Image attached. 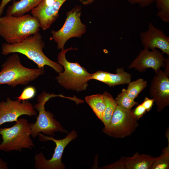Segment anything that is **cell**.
I'll return each mask as SVG.
<instances>
[{
  "mask_svg": "<svg viewBox=\"0 0 169 169\" xmlns=\"http://www.w3.org/2000/svg\"><path fill=\"white\" fill-rule=\"evenodd\" d=\"M3 12V11H1V10H0V16L1 15Z\"/></svg>",
  "mask_w": 169,
  "mask_h": 169,
  "instance_id": "cell-33",
  "label": "cell"
},
{
  "mask_svg": "<svg viewBox=\"0 0 169 169\" xmlns=\"http://www.w3.org/2000/svg\"><path fill=\"white\" fill-rule=\"evenodd\" d=\"M43 0H20L14 1L6 11V15L23 16L38 5Z\"/></svg>",
  "mask_w": 169,
  "mask_h": 169,
  "instance_id": "cell-17",
  "label": "cell"
},
{
  "mask_svg": "<svg viewBox=\"0 0 169 169\" xmlns=\"http://www.w3.org/2000/svg\"><path fill=\"white\" fill-rule=\"evenodd\" d=\"M139 125L132 110H127L117 105L109 125L104 127L102 132L116 139L123 138L131 136Z\"/></svg>",
  "mask_w": 169,
  "mask_h": 169,
  "instance_id": "cell-8",
  "label": "cell"
},
{
  "mask_svg": "<svg viewBox=\"0 0 169 169\" xmlns=\"http://www.w3.org/2000/svg\"><path fill=\"white\" fill-rule=\"evenodd\" d=\"M133 113L137 120H138L147 112L144 106L141 104L138 105L134 110H132Z\"/></svg>",
  "mask_w": 169,
  "mask_h": 169,
  "instance_id": "cell-26",
  "label": "cell"
},
{
  "mask_svg": "<svg viewBox=\"0 0 169 169\" xmlns=\"http://www.w3.org/2000/svg\"><path fill=\"white\" fill-rule=\"evenodd\" d=\"M56 97L66 98L74 100V97H66L62 95L50 94L43 91L37 97L38 103L33 106L36 110L38 112L34 123H31V136L33 138L38 136L39 133L43 132L44 134L50 136H55L54 133H68V131L61 125L60 122L54 118L53 114L45 109L46 103L50 99Z\"/></svg>",
  "mask_w": 169,
  "mask_h": 169,
  "instance_id": "cell-4",
  "label": "cell"
},
{
  "mask_svg": "<svg viewBox=\"0 0 169 169\" xmlns=\"http://www.w3.org/2000/svg\"><path fill=\"white\" fill-rule=\"evenodd\" d=\"M166 60L160 50L155 49L150 51L144 48L132 61L129 68H134L140 72H144L147 69L151 68L156 73L160 68L165 67Z\"/></svg>",
  "mask_w": 169,
  "mask_h": 169,
  "instance_id": "cell-13",
  "label": "cell"
},
{
  "mask_svg": "<svg viewBox=\"0 0 169 169\" xmlns=\"http://www.w3.org/2000/svg\"><path fill=\"white\" fill-rule=\"evenodd\" d=\"M80 1L84 5H88L93 3L95 0H78Z\"/></svg>",
  "mask_w": 169,
  "mask_h": 169,
  "instance_id": "cell-31",
  "label": "cell"
},
{
  "mask_svg": "<svg viewBox=\"0 0 169 169\" xmlns=\"http://www.w3.org/2000/svg\"><path fill=\"white\" fill-rule=\"evenodd\" d=\"M44 73V68L31 69L24 67L21 63L19 55L14 53L2 65L0 85L6 84L13 87L26 85Z\"/></svg>",
  "mask_w": 169,
  "mask_h": 169,
  "instance_id": "cell-5",
  "label": "cell"
},
{
  "mask_svg": "<svg viewBox=\"0 0 169 169\" xmlns=\"http://www.w3.org/2000/svg\"><path fill=\"white\" fill-rule=\"evenodd\" d=\"M99 168L102 169H125L124 156L122 157L119 160L115 162L100 167Z\"/></svg>",
  "mask_w": 169,
  "mask_h": 169,
  "instance_id": "cell-25",
  "label": "cell"
},
{
  "mask_svg": "<svg viewBox=\"0 0 169 169\" xmlns=\"http://www.w3.org/2000/svg\"><path fill=\"white\" fill-rule=\"evenodd\" d=\"M31 123L25 119L19 118L10 127L0 128L3 141L0 151H21L23 149H32L35 147L31 138Z\"/></svg>",
  "mask_w": 169,
  "mask_h": 169,
  "instance_id": "cell-6",
  "label": "cell"
},
{
  "mask_svg": "<svg viewBox=\"0 0 169 169\" xmlns=\"http://www.w3.org/2000/svg\"><path fill=\"white\" fill-rule=\"evenodd\" d=\"M125 169H151L156 159L150 155L138 152L131 157L124 156Z\"/></svg>",
  "mask_w": 169,
  "mask_h": 169,
  "instance_id": "cell-16",
  "label": "cell"
},
{
  "mask_svg": "<svg viewBox=\"0 0 169 169\" xmlns=\"http://www.w3.org/2000/svg\"><path fill=\"white\" fill-rule=\"evenodd\" d=\"M44 46L42 37L38 32L19 43L3 44L1 53L4 55L12 53H20L35 63L39 68H44L47 65L52 68L57 73L63 72V69L61 65L51 60L44 54L43 49Z\"/></svg>",
  "mask_w": 169,
  "mask_h": 169,
  "instance_id": "cell-1",
  "label": "cell"
},
{
  "mask_svg": "<svg viewBox=\"0 0 169 169\" xmlns=\"http://www.w3.org/2000/svg\"><path fill=\"white\" fill-rule=\"evenodd\" d=\"M139 36L144 48L151 50L158 49L163 54H166L169 56V37L151 22L148 23V29L141 32Z\"/></svg>",
  "mask_w": 169,
  "mask_h": 169,
  "instance_id": "cell-14",
  "label": "cell"
},
{
  "mask_svg": "<svg viewBox=\"0 0 169 169\" xmlns=\"http://www.w3.org/2000/svg\"><path fill=\"white\" fill-rule=\"evenodd\" d=\"M38 136L39 140L45 141L51 140L55 143L56 147L51 158L46 159L43 153L40 152L36 154L34 157V167L37 169H65V166L62 161V158L65 147L71 141L78 136V133L75 130L68 133L64 138L56 139L53 136H46L41 133Z\"/></svg>",
  "mask_w": 169,
  "mask_h": 169,
  "instance_id": "cell-9",
  "label": "cell"
},
{
  "mask_svg": "<svg viewBox=\"0 0 169 169\" xmlns=\"http://www.w3.org/2000/svg\"><path fill=\"white\" fill-rule=\"evenodd\" d=\"M37 115L33 104L28 100H13L8 97L6 101L0 102V126L5 123L16 121L23 115L32 116Z\"/></svg>",
  "mask_w": 169,
  "mask_h": 169,
  "instance_id": "cell-10",
  "label": "cell"
},
{
  "mask_svg": "<svg viewBox=\"0 0 169 169\" xmlns=\"http://www.w3.org/2000/svg\"><path fill=\"white\" fill-rule=\"evenodd\" d=\"M154 100L153 99H150L146 97L142 104L146 108L147 112H148L152 108L154 104Z\"/></svg>",
  "mask_w": 169,
  "mask_h": 169,
  "instance_id": "cell-28",
  "label": "cell"
},
{
  "mask_svg": "<svg viewBox=\"0 0 169 169\" xmlns=\"http://www.w3.org/2000/svg\"><path fill=\"white\" fill-rule=\"evenodd\" d=\"M127 1L132 4H138L142 8L148 6L155 2V0H127Z\"/></svg>",
  "mask_w": 169,
  "mask_h": 169,
  "instance_id": "cell-27",
  "label": "cell"
},
{
  "mask_svg": "<svg viewBox=\"0 0 169 169\" xmlns=\"http://www.w3.org/2000/svg\"><path fill=\"white\" fill-rule=\"evenodd\" d=\"M7 162L4 161L0 158V169H8Z\"/></svg>",
  "mask_w": 169,
  "mask_h": 169,
  "instance_id": "cell-29",
  "label": "cell"
},
{
  "mask_svg": "<svg viewBox=\"0 0 169 169\" xmlns=\"http://www.w3.org/2000/svg\"><path fill=\"white\" fill-rule=\"evenodd\" d=\"M81 8L77 6L66 13V18L62 27L58 30L51 31L52 37L57 44L58 49H63L66 42L73 37L80 38L86 32V25L82 23Z\"/></svg>",
  "mask_w": 169,
  "mask_h": 169,
  "instance_id": "cell-7",
  "label": "cell"
},
{
  "mask_svg": "<svg viewBox=\"0 0 169 169\" xmlns=\"http://www.w3.org/2000/svg\"><path fill=\"white\" fill-rule=\"evenodd\" d=\"M159 11L156 13L157 17L164 22H169V0H160L156 7Z\"/></svg>",
  "mask_w": 169,
  "mask_h": 169,
  "instance_id": "cell-23",
  "label": "cell"
},
{
  "mask_svg": "<svg viewBox=\"0 0 169 169\" xmlns=\"http://www.w3.org/2000/svg\"><path fill=\"white\" fill-rule=\"evenodd\" d=\"M77 48H70L62 49L57 56L58 63L64 68V72L59 73L56 77L58 82L62 86L68 90L80 92L86 89L88 83L91 79V74L78 63L68 61L65 57L66 53Z\"/></svg>",
  "mask_w": 169,
  "mask_h": 169,
  "instance_id": "cell-3",
  "label": "cell"
},
{
  "mask_svg": "<svg viewBox=\"0 0 169 169\" xmlns=\"http://www.w3.org/2000/svg\"><path fill=\"white\" fill-rule=\"evenodd\" d=\"M116 73L113 74L99 70L91 74L90 79L102 82L110 87L129 84L131 82V74L125 71L123 67L118 68Z\"/></svg>",
  "mask_w": 169,
  "mask_h": 169,
  "instance_id": "cell-15",
  "label": "cell"
},
{
  "mask_svg": "<svg viewBox=\"0 0 169 169\" xmlns=\"http://www.w3.org/2000/svg\"><path fill=\"white\" fill-rule=\"evenodd\" d=\"M102 95L105 104V108L101 121L104 127H106L109 125L117 104L115 100L110 93L105 91Z\"/></svg>",
  "mask_w": 169,
  "mask_h": 169,
  "instance_id": "cell-19",
  "label": "cell"
},
{
  "mask_svg": "<svg viewBox=\"0 0 169 169\" xmlns=\"http://www.w3.org/2000/svg\"><path fill=\"white\" fill-rule=\"evenodd\" d=\"M128 84L127 93L129 97L134 100L147 86V82L143 79L139 78Z\"/></svg>",
  "mask_w": 169,
  "mask_h": 169,
  "instance_id": "cell-20",
  "label": "cell"
},
{
  "mask_svg": "<svg viewBox=\"0 0 169 169\" xmlns=\"http://www.w3.org/2000/svg\"><path fill=\"white\" fill-rule=\"evenodd\" d=\"M149 93L155 102L158 112H161L169 105V74L160 69L151 82Z\"/></svg>",
  "mask_w": 169,
  "mask_h": 169,
  "instance_id": "cell-12",
  "label": "cell"
},
{
  "mask_svg": "<svg viewBox=\"0 0 169 169\" xmlns=\"http://www.w3.org/2000/svg\"><path fill=\"white\" fill-rule=\"evenodd\" d=\"M40 24L32 15L19 17L6 15L0 17V36L7 43L21 42L39 32Z\"/></svg>",
  "mask_w": 169,
  "mask_h": 169,
  "instance_id": "cell-2",
  "label": "cell"
},
{
  "mask_svg": "<svg viewBox=\"0 0 169 169\" xmlns=\"http://www.w3.org/2000/svg\"><path fill=\"white\" fill-rule=\"evenodd\" d=\"M85 100L97 118L101 121L105 108L103 95L96 94L87 96Z\"/></svg>",
  "mask_w": 169,
  "mask_h": 169,
  "instance_id": "cell-18",
  "label": "cell"
},
{
  "mask_svg": "<svg viewBox=\"0 0 169 169\" xmlns=\"http://www.w3.org/2000/svg\"><path fill=\"white\" fill-rule=\"evenodd\" d=\"M160 0H155L156 3V7L159 5Z\"/></svg>",
  "mask_w": 169,
  "mask_h": 169,
  "instance_id": "cell-32",
  "label": "cell"
},
{
  "mask_svg": "<svg viewBox=\"0 0 169 169\" xmlns=\"http://www.w3.org/2000/svg\"><path fill=\"white\" fill-rule=\"evenodd\" d=\"M36 93L35 88L32 86H29L25 88L20 96L16 98L20 101L28 100L33 98Z\"/></svg>",
  "mask_w": 169,
  "mask_h": 169,
  "instance_id": "cell-24",
  "label": "cell"
},
{
  "mask_svg": "<svg viewBox=\"0 0 169 169\" xmlns=\"http://www.w3.org/2000/svg\"><path fill=\"white\" fill-rule=\"evenodd\" d=\"M169 137L168 145L164 148L160 156L156 157L151 169H168L169 168Z\"/></svg>",
  "mask_w": 169,
  "mask_h": 169,
  "instance_id": "cell-21",
  "label": "cell"
},
{
  "mask_svg": "<svg viewBox=\"0 0 169 169\" xmlns=\"http://www.w3.org/2000/svg\"><path fill=\"white\" fill-rule=\"evenodd\" d=\"M11 0H2L0 5V10L3 11L5 6Z\"/></svg>",
  "mask_w": 169,
  "mask_h": 169,
  "instance_id": "cell-30",
  "label": "cell"
},
{
  "mask_svg": "<svg viewBox=\"0 0 169 169\" xmlns=\"http://www.w3.org/2000/svg\"><path fill=\"white\" fill-rule=\"evenodd\" d=\"M115 100L118 105L127 110H131L133 106L138 104V103L129 97L126 90L124 88L118 95Z\"/></svg>",
  "mask_w": 169,
  "mask_h": 169,
  "instance_id": "cell-22",
  "label": "cell"
},
{
  "mask_svg": "<svg viewBox=\"0 0 169 169\" xmlns=\"http://www.w3.org/2000/svg\"><path fill=\"white\" fill-rule=\"evenodd\" d=\"M67 0H43L31 10L32 15L38 21L43 31L49 28L59 16V12Z\"/></svg>",
  "mask_w": 169,
  "mask_h": 169,
  "instance_id": "cell-11",
  "label": "cell"
}]
</instances>
